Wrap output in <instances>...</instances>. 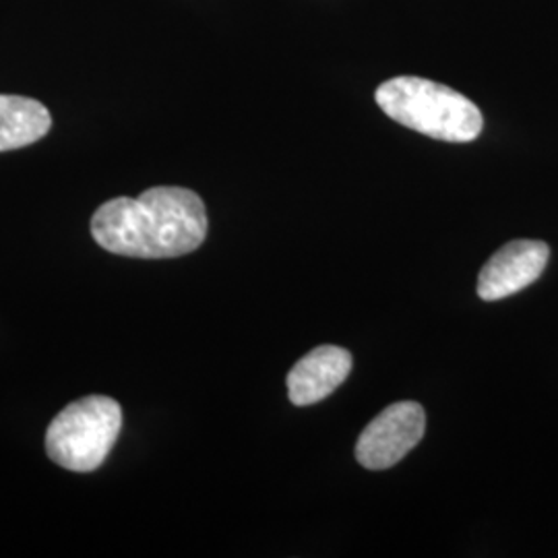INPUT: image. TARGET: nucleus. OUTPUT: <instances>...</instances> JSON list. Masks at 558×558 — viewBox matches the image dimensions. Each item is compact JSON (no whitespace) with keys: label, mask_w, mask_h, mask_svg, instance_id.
Listing matches in <instances>:
<instances>
[{"label":"nucleus","mask_w":558,"mask_h":558,"mask_svg":"<svg viewBox=\"0 0 558 558\" xmlns=\"http://www.w3.org/2000/svg\"><path fill=\"white\" fill-rule=\"evenodd\" d=\"M426 428L424 408L416 401H398L383 410L360 435L356 459L366 470H389L405 458Z\"/></svg>","instance_id":"obj_4"},{"label":"nucleus","mask_w":558,"mask_h":558,"mask_svg":"<svg viewBox=\"0 0 558 558\" xmlns=\"http://www.w3.org/2000/svg\"><path fill=\"white\" fill-rule=\"evenodd\" d=\"M375 98L389 119L433 140L468 143L484 129L474 101L435 81L396 77L380 83Z\"/></svg>","instance_id":"obj_2"},{"label":"nucleus","mask_w":558,"mask_h":558,"mask_svg":"<svg viewBox=\"0 0 558 558\" xmlns=\"http://www.w3.org/2000/svg\"><path fill=\"white\" fill-rule=\"evenodd\" d=\"M550 248L542 240H513L480 269L478 296L486 302L513 296L544 274Z\"/></svg>","instance_id":"obj_5"},{"label":"nucleus","mask_w":558,"mask_h":558,"mask_svg":"<svg viewBox=\"0 0 558 558\" xmlns=\"http://www.w3.org/2000/svg\"><path fill=\"white\" fill-rule=\"evenodd\" d=\"M52 129V117L41 101L0 94V154L38 143Z\"/></svg>","instance_id":"obj_7"},{"label":"nucleus","mask_w":558,"mask_h":558,"mask_svg":"<svg viewBox=\"0 0 558 558\" xmlns=\"http://www.w3.org/2000/svg\"><path fill=\"white\" fill-rule=\"evenodd\" d=\"M122 428L119 401L87 396L69 403L46 430V453L69 472H94L112 451Z\"/></svg>","instance_id":"obj_3"},{"label":"nucleus","mask_w":558,"mask_h":558,"mask_svg":"<svg viewBox=\"0 0 558 558\" xmlns=\"http://www.w3.org/2000/svg\"><path fill=\"white\" fill-rule=\"evenodd\" d=\"M352 371V354L338 345H319L300 359L288 375V398L294 405H313L331 396Z\"/></svg>","instance_id":"obj_6"},{"label":"nucleus","mask_w":558,"mask_h":558,"mask_svg":"<svg viewBox=\"0 0 558 558\" xmlns=\"http://www.w3.org/2000/svg\"><path fill=\"white\" fill-rule=\"evenodd\" d=\"M207 211L197 193L154 186L137 199L106 201L92 218V236L120 257L174 259L197 251L207 236Z\"/></svg>","instance_id":"obj_1"}]
</instances>
